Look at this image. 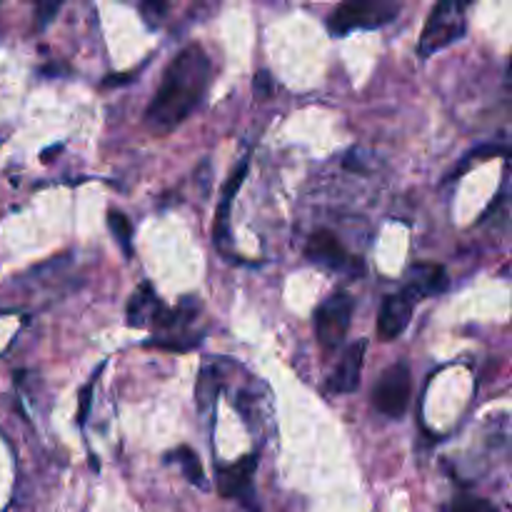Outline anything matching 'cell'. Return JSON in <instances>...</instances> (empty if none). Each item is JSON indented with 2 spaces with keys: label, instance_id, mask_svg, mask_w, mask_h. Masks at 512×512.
Listing matches in <instances>:
<instances>
[{
  "label": "cell",
  "instance_id": "cell-3",
  "mask_svg": "<svg viewBox=\"0 0 512 512\" xmlns=\"http://www.w3.org/2000/svg\"><path fill=\"white\" fill-rule=\"evenodd\" d=\"M465 3L458 0H443V3L435 5L428 15V23H425L423 35H420V55L430 58L438 50L448 48L455 40H460L468 30V18H465Z\"/></svg>",
  "mask_w": 512,
  "mask_h": 512
},
{
  "label": "cell",
  "instance_id": "cell-8",
  "mask_svg": "<svg viewBox=\"0 0 512 512\" xmlns=\"http://www.w3.org/2000/svg\"><path fill=\"white\" fill-rule=\"evenodd\" d=\"M255 470H258V455H243L238 463L225 465L218 470V493L223 498L243 500L250 505V500L255 498L253 493V478Z\"/></svg>",
  "mask_w": 512,
  "mask_h": 512
},
{
  "label": "cell",
  "instance_id": "cell-10",
  "mask_svg": "<svg viewBox=\"0 0 512 512\" xmlns=\"http://www.w3.org/2000/svg\"><path fill=\"white\" fill-rule=\"evenodd\" d=\"M170 310L160 303V298L155 295L153 285L140 283V288L135 290L133 298L128 303V325L133 328H160L168 318Z\"/></svg>",
  "mask_w": 512,
  "mask_h": 512
},
{
  "label": "cell",
  "instance_id": "cell-5",
  "mask_svg": "<svg viewBox=\"0 0 512 512\" xmlns=\"http://www.w3.org/2000/svg\"><path fill=\"white\" fill-rule=\"evenodd\" d=\"M410 388H413V378H410L408 363L390 365L375 383L373 405L378 408V413L388 415V418H403L410 405Z\"/></svg>",
  "mask_w": 512,
  "mask_h": 512
},
{
  "label": "cell",
  "instance_id": "cell-16",
  "mask_svg": "<svg viewBox=\"0 0 512 512\" xmlns=\"http://www.w3.org/2000/svg\"><path fill=\"white\" fill-rule=\"evenodd\" d=\"M445 512H500L490 500L475 498V495H458Z\"/></svg>",
  "mask_w": 512,
  "mask_h": 512
},
{
  "label": "cell",
  "instance_id": "cell-6",
  "mask_svg": "<svg viewBox=\"0 0 512 512\" xmlns=\"http://www.w3.org/2000/svg\"><path fill=\"white\" fill-rule=\"evenodd\" d=\"M305 258L310 263L320 265V268L333 270V273H363V263L355 255H350L345 245L338 240V235L330 233V230H315L310 235L308 245H305Z\"/></svg>",
  "mask_w": 512,
  "mask_h": 512
},
{
  "label": "cell",
  "instance_id": "cell-1",
  "mask_svg": "<svg viewBox=\"0 0 512 512\" xmlns=\"http://www.w3.org/2000/svg\"><path fill=\"white\" fill-rule=\"evenodd\" d=\"M210 73L213 65L200 45L193 43L180 50L165 68L158 93L150 98L145 125L158 135L178 128L208 93Z\"/></svg>",
  "mask_w": 512,
  "mask_h": 512
},
{
  "label": "cell",
  "instance_id": "cell-15",
  "mask_svg": "<svg viewBox=\"0 0 512 512\" xmlns=\"http://www.w3.org/2000/svg\"><path fill=\"white\" fill-rule=\"evenodd\" d=\"M108 228H110V233H113V238L118 240V245H120V250H123L125 258H130V255H133V225H130V220L125 218L120 210H110Z\"/></svg>",
  "mask_w": 512,
  "mask_h": 512
},
{
  "label": "cell",
  "instance_id": "cell-2",
  "mask_svg": "<svg viewBox=\"0 0 512 512\" xmlns=\"http://www.w3.org/2000/svg\"><path fill=\"white\" fill-rule=\"evenodd\" d=\"M400 3L393 0H348L328 15V30L333 35H348L353 30H373L393 23Z\"/></svg>",
  "mask_w": 512,
  "mask_h": 512
},
{
  "label": "cell",
  "instance_id": "cell-12",
  "mask_svg": "<svg viewBox=\"0 0 512 512\" xmlns=\"http://www.w3.org/2000/svg\"><path fill=\"white\" fill-rule=\"evenodd\" d=\"M245 175H248V160H243V163L238 165V170L230 175L228 183H225V188H223V198H220L218 215H215V228H213V238L218 245H225V240H228L230 205H233V198H235V193L240 190V185H243Z\"/></svg>",
  "mask_w": 512,
  "mask_h": 512
},
{
  "label": "cell",
  "instance_id": "cell-11",
  "mask_svg": "<svg viewBox=\"0 0 512 512\" xmlns=\"http://www.w3.org/2000/svg\"><path fill=\"white\" fill-rule=\"evenodd\" d=\"M448 273H445L443 265L433 263H415L413 268L408 270V285L405 290L415 295L418 300L430 298V295H440L445 288H448Z\"/></svg>",
  "mask_w": 512,
  "mask_h": 512
},
{
  "label": "cell",
  "instance_id": "cell-14",
  "mask_svg": "<svg viewBox=\"0 0 512 512\" xmlns=\"http://www.w3.org/2000/svg\"><path fill=\"white\" fill-rule=\"evenodd\" d=\"M168 460L170 463H178L180 470H183L185 478L190 480L193 485H198V488H208V483H205V473H203V465H200L198 455L193 453L190 448H185V445H180V448H175L173 453H168Z\"/></svg>",
  "mask_w": 512,
  "mask_h": 512
},
{
  "label": "cell",
  "instance_id": "cell-17",
  "mask_svg": "<svg viewBox=\"0 0 512 512\" xmlns=\"http://www.w3.org/2000/svg\"><path fill=\"white\" fill-rule=\"evenodd\" d=\"M140 13H143L145 23H148L150 28H158V25L163 23L165 13H168V3H163V0H148V3L140 5Z\"/></svg>",
  "mask_w": 512,
  "mask_h": 512
},
{
  "label": "cell",
  "instance_id": "cell-9",
  "mask_svg": "<svg viewBox=\"0 0 512 512\" xmlns=\"http://www.w3.org/2000/svg\"><path fill=\"white\" fill-rule=\"evenodd\" d=\"M365 350H368V340H355V343L345 350L343 358H340V363L335 365L333 375H330L328 380L330 393L348 395L358 390L360 375H363Z\"/></svg>",
  "mask_w": 512,
  "mask_h": 512
},
{
  "label": "cell",
  "instance_id": "cell-18",
  "mask_svg": "<svg viewBox=\"0 0 512 512\" xmlns=\"http://www.w3.org/2000/svg\"><path fill=\"white\" fill-rule=\"evenodd\" d=\"M60 10V3H40L38 8H35V20H38V28L45 30L50 25V20L58 15Z\"/></svg>",
  "mask_w": 512,
  "mask_h": 512
},
{
  "label": "cell",
  "instance_id": "cell-4",
  "mask_svg": "<svg viewBox=\"0 0 512 512\" xmlns=\"http://www.w3.org/2000/svg\"><path fill=\"white\" fill-rule=\"evenodd\" d=\"M353 298L348 293H333L325 298L315 310V335H318L320 345L325 350H335L343 345L345 335L350 330V320H353Z\"/></svg>",
  "mask_w": 512,
  "mask_h": 512
},
{
  "label": "cell",
  "instance_id": "cell-7",
  "mask_svg": "<svg viewBox=\"0 0 512 512\" xmlns=\"http://www.w3.org/2000/svg\"><path fill=\"white\" fill-rule=\"evenodd\" d=\"M415 305H418V298H415L410 290H400V293L388 295L383 300V308H380L378 315V335L383 340H398L400 335L405 333V328L410 325L415 313Z\"/></svg>",
  "mask_w": 512,
  "mask_h": 512
},
{
  "label": "cell",
  "instance_id": "cell-13",
  "mask_svg": "<svg viewBox=\"0 0 512 512\" xmlns=\"http://www.w3.org/2000/svg\"><path fill=\"white\" fill-rule=\"evenodd\" d=\"M225 365L220 360L215 363H208L203 370H200L198 390H195V398H198L200 410H208L210 405H215V398L223 390V378H225Z\"/></svg>",
  "mask_w": 512,
  "mask_h": 512
},
{
  "label": "cell",
  "instance_id": "cell-20",
  "mask_svg": "<svg viewBox=\"0 0 512 512\" xmlns=\"http://www.w3.org/2000/svg\"><path fill=\"white\" fill-rule=\"evenodd\" d=\"M255 90H258L260 95H270L273 93V80H270V73L268 70H260L258 75H255Z\"/></svg>",
  "mask_w": 512,
  "mask_h": 512
},
{
  "label": "cell",
  "instance_id": "cell-19",
  "mask_svg": "<svg viewBox=\"0 0 512 512\" xmlns=\"http://www.w3.org/2000/svg\"><path fill=\"white\" fill-rule=\"evenodd\" d=\"M95 390V378H90V383L85 385L83 390H80V410H78V423L85 425V420H88V413H90V395H93Z\"/></svg>",
  "mask_w": 512,
  "mask_h": 512
}]
</instances>
